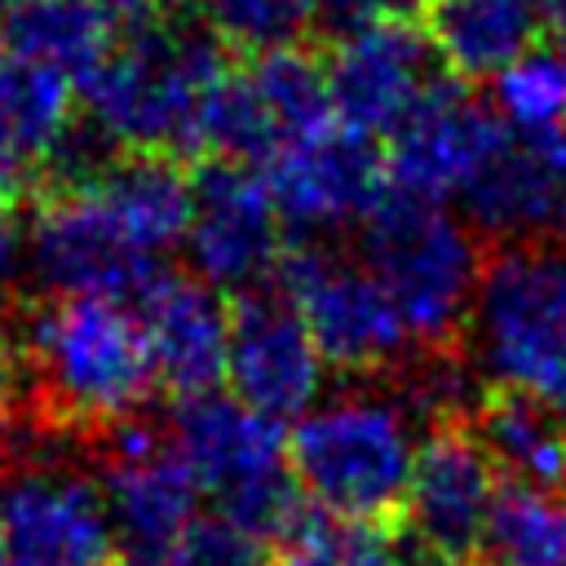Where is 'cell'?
I'll list each match as a JSON object with an SVG mask.
<instances>
[{
    "label": "cell",
    "instance_id": "obj_1",
    "mask_svg": "<svg viewBox=\"0 0 566 566\" xmlns=\"http://www.w3.org/2000/svg\"><path fill=\"white\" fill-rule=\"evenodd\" d=\"M35 416L49 429L111 433L155 394L159 367L142 314L115 296H57L22 327Z\"/></svg>",
    "mask_w": 566,
    "mask_h": 566
},
{
    "label": "cell",
    "instance_id": "obj_2",
    "mask_svg": "<svg viewBox=\"0 0 566 566\" xmlns=\"http://www.w3.org/2000/svg\"><path fill=\"white\" fill-rule=\"evenodd\" d=\"M226 66V44L212 27L142 22L80 84L84 119L124 155H181L199 97Z\"/></svg>",
    "mask_w": 566,
    "mask_h": 566
},
{
    "label": "cell",
    "instance_id": "obj_3",
    "mask_svg": "<svg viewBox=\"0 0 566 566\" xmlns=\"http://www.w3.org/2000/svg\"><path fill=\"white\" fill-rule=\"evenodd\" d=\"M367 270L394 296L416 349H451L469 327L482 287V248L442 203L389 195L363 221Z\"/></svg>",
    "mask_w": 566,
    "mask_h": 566
},
{
    "label": "cell",
    "instance_id": "obj_4",
    "mask_svg": "<svg viewBox=\"0 0 566 566\" xmlns=\"http://www.w3.org/2000/svg\"><path fill=\"white\" fill-rule=\"evenodd\" d=\"M168 438L199 486L217 500L221 522L256 544H274V535L305 504L292 473L287 429L234 394L212 389L199 398H177Z\"/></svg>",
    "mask_w": 566,
    "mask_h": 566
},
{
    "label": "cell",
    "instance_id": "obj_5",
    "mask_svg": "<svg viewBox=\"0 0 566 566\" xmlns=\"http://www.w3.org/2000/svg\"><path fill=\"white\" fill-rule=\"evenodd\" d=\"M469 354L495 389L566 416V252L504 248L482 270Z\"/></svg>",
    "mask_w": 566,
    "mask_h": 566
},
{
    "label": "cell",
    "instance_id": "obj_6",
    "mask_svg": "<svg viewBox=\"0 0 566 566\" xmlns=\"http://www.w3.org/2000/svg\"><path fill=\"white\" fill-rule=\"evenodd\" d=\"M287 447L301 491L349 517H394L420 451L407 407L367 394L305 411L287 433Z\"/></svg>",
    "mask_w": 566,
    "mask_h": 566
},
{
    "label": "cell",
    "instance_id": "obj_7",
    "mask_svg": "<svg viewBox=\"0 0 566 566\" xmlns=\"http://www.w3.org/2000/svg\"><path fill=\"white\" fill-rule=\"evenodd\" d=\"M279 283L332 367L376 371L398 363L416 345L385 283L367 265H354L323 243H301L283 252Z\"/></svg>",
    "mask_w": 566,
    "mask_h": 566
},
{
    "label": "cell",
    "instance_id": "obj_8",
    "mask_svg": "<svg viewBox=\"0 0 566 566\" xmlns=\"http://www.w3.org/2000/svg\"><path fill=\"white\" fill-rule=\"evenodd\" d=\"M31 261L57 296H137L164 274L159 256L142 252L97 181L53 186L31 221Z\"/></svg>",
    "mask_w": 566,
    "mask_h": 566
},
{
    "label": "cell",
    "instance_id": "obj_9",
    "mask_svg": "<svg viewBox=\"0 0 566 566\" xmlns=\"http://www.w3.org/2000/svg\"><path fill=\"white\" fill-rule=\"evenodd\" d=\"M509 124L469 93L464 80H433L429 93L402 115V124L385 137V172L398 195L447 203L469 190L482 164L504 142Z\"/></svg>",
    "mask_w": 566,
    "mask_h": 566
},
{
    "label": "cell",
    "instance_id": "obj_10",
    "mask_svg": "<svg viewBox=\"0 0 566 566\" xmlns=\"http://www.w3.org/2000/svg\"><path fill=\"white\" fill-rule=\"evenodd\" d=\"M102 495H106L115 535L133 553V562L159 566L199 522L203 486L181 460V451L172 447V438L128 420L106 433Z\"/></svg>",
    "mask_w": 566,
    "mask_h": 566
},
{
    "label": "cell",
    "instance_id": "obj_11",
    "mask_svg": "<svg viewBox=\"0 0 566 566\" xmlns=\"http://www.w3.org/2000/svg\"><path fill=\"white\" fill-rule=\"evenodd\" d=\"M195 274L217 292H252L283 261V217L265 177L243 164L203 159L195 172V217L186 230Z\"/></svg>",
    "mask_w": 566,
    "mask_h": 566
},
{
    "label": "cell",
    "instance_id": "obj_12",
    "mask_svg": "<svg viewBox=\"0 0 566 566\" xmlns=\"http://www.w3.org/2000/svg\"><path fill=\"white\" fill-rule=\"evenodd\" d=\"M500 495V469L478 447L469 424H442L429 429V438L416 451L411 486L402 500L407 531L442 562V566H469L482 557L486 522Z\"/></svg>",
    "mask_w": 566,
    "mask_h": 566
},
{
    "label": "cell",
    "instance_id": "obj_13",
    "mask_svg": "<svg viewBox=\"0 0 566 566\" xmlns=\"http://www.w3.org/2000/svg\"><path fill=\"white\" fill-rule=\"evenodd\" d=\"M327 358L318 354L301 310L283 292H243L230 305L226 380L239 402L270 420H301L314 411Z\"/></svg>",
    "mask_w": 566,
    "mask_h": 566
},
{
    "label": "cell",
    "instance_id": "obj_14",
    "mask_svg": "<svg viewBox=\"0 0 566 566\" xmlns=\"http://www.w3.org/2000/svg\"><path fill=\"white\" fill-rule=\"evenodd\" d=\"M0 544L9 566H115L119 535L106 495L75 473H18L0 486Z\"/></svg>",
    "mask_w": 566,
    "mask_h": 566
},
{
    "label": "cell",
    "instance_id": "obj_15",
    "mask_svg": "<svg viewBox=\"0 0 566 566\" xmlns=\"http://www.w3.org/2000/svg\"><path fill=\"white\" fill-rule=\"evenodd\" d=\"M265 186L283 226L310 234L336 230L345 221H367L371 208L389 195V172L371 137L332 124L314 137L287 142L265 164Z\"/></svg>",
    "mask_w": 566,
    "mask_h": 566
},
{
    "label": "cell",
    "instance_id": "obj_16",
    "mask_svg": "<svg viewBox=\"0 0 566 566\" xmlns=\"http://www.w3.org/2000/svg\"><path fill=\"white\" fill-rule=\"evenodd\" d=\"M433 44L411 22L371 18L327 53L336 124L363 137H389L433 84Z\"/></svg>",
    "mask_w": 566,
    "mask_h": 566
},
{
    "label": "cell",
    "instance_id": "obj_17",
    "mask_svg": "<svg viewBox=\"0 0 566 566\" xmlns=\"http://www.w3.org/2000/svg\"><path fill=\"white\" fill-rule=\"evenodd\" d=\"M469 230L526 248L566 230V128H509L460 195Z\"/></svg>",
    "mask_w": 566,
    "mask_h": 566
},
{
    "label": "cell",
    "instance_id": "obj_18",
    "mask_svg": "<svg viewBox=\"0 0 566 566\" xmlns=\"http://www.w3.org/2000/svg\"><path fill=\"white\" fill-rule=\"evenodd\" d=\"M150 336L159 385L177 398L212 394L230 358V305L217 287L190 274H159L133 305Z\"/></svg>",
    "mask_w": 566,
    "mask_h": 566
},
{
    "label": "cell",
    "instance_id": "obj_19",
    "mask_svg": "<svg viewBox=\"0 0 566 566\" xmlns=\"http://www.w3.org/2000/svg\"><path fill=\"white\" fill-rule=\"evenodd\" d=\"M75 124V84L0 49V186L18 190L53 164Z\"/></svg>",
    "mask_w": 566,
    "mask_h": 566
},
{
    "label": "cell",
    "instance_id": "obj_20",
    "mask_svg": "<svg viewBox=\"0 0 566 566\" xmlns=\"http://www.w3.org/2000/svg\"><path fill=\"white\" fill-rule=\"evenodd\" d=\"M424 35L438 62L455 80L473 84L495 80L535 49L539 13L531 0H433L424 13Z\"/></svg>",
    "mask_w": 566,
    "mask_h": 566
},
{
    "label": "cell",
    "instance_id": "obj_21",
    "mask_svg": "<svg viewBox=\"0 0 566 566\" xmlns=\"http://www.w3.org/2000/svg\"><path fill=\"white\" fill-rule=\"evenodd\" d=\"M469 433L491 455L500 478L535 491H566V416L517 394L486 389L478 411L469 416Z\"/></svg>",
    "mask_w": 566,
    "mask_h": 566
},
{
    "label": "cell",
    "instance_id": "obj_22",
    "mask_svg": "<svg viewBox=\"0 0 566 566\" xmlns=\"http://www.w3.org/2000/svg\"><path fill=\"white\" fill-rule=\"evenodd\" d=\"M274 566H442L394 517H349L323 504H301L274 535Z\"/></svg>",
    "mask_w": 566,
    "mask_h": 566
},
{
    "label": "cell",
    "instance_id": "obj_23",
    "mask_svg": "<svg viewBox=\"0 0 566 566\" xmlns=\"http://www.w3.org/2000/svg\"><path fill=\"white\" fill-rule=\"evenodd\" d=\"M93 181L142 252L159 256L186 243L195 217V177L181 168L177 155H159V150L115 155L111 168Z\"/></svg>",
    "mask_w": 566,
    "mask_h": 566
},
{
    "label": "cell",
    "instance_id": "obj_24",
    "mask_svg": "<svg viewBox=\"0 0 566 566\" xmlns=\"http://www.w3.org/2000/svg\"><path fill=\"white\" fill-rule=\"evenodd\" d=\"M4 49L80 88L115 49V18L97 0H18L4 18Z\"/></svg>",
    "mask_w": 566,
    "mask_h": 566
},
{
    "label": "cell",
    "instance_id": "obj_25",
    "mask_svg": "<svg viewBox=\"0 0 566 566\" xmlns=\"http://www.w3.org/2000/svg\"><path fill=\"white\" fill-rule=\"evenodd\" d=\"M190 155H203V159H226V164H270L279 150H283V137L274 128V119L265 115L252 80H248V66H226L208 93L199 97V111H195V124H190V142H186Z\"/></svg>",
    "mask_w": 566,
    "mask_h": 566
},
{
    "label": "cell",
    "instance_id": "obj_26",
    "mask_svg": "<svg viewBox=\"0 0 566 566\" xmlns=\"http://www.w3.org/2000/svg\"><path fill=\"white\" fill-rule=\"evenodd\" d=\"M248 80H252L265 115L274 119L283 146L301 142V137H314V133L336 124L332 88H327V62L314 57L310 49H301V44L252 53Z\"/></svg>",
    "mask_w": 566,
    "mask_h": 566
},
{
    "label": "cell",
    "instance_id": "obj_27",
    "mask_svg": "<svg viewBox=\"0 0 566 566\" xmlns=\"http://www.w3.org/2000/svg\"><path fill=\"white\" fill-rule=\"evenodd\" d=\"M566 557V500L535 486H500L482 562L486 566H557Z\"/></svg>",
    "mask_w": 566,
    "mask_h": 566
},
{
    "label": "cell",
    "instance_id": "obj_28",
    "mask_svg": "<svg viewBox=\"0 0 566 566\" xmlns=\"http://www.w3.org/2000/svg\"><path fill=\"white\" fill-rule=\"evenodd\" d=\"M495 115L517 128H566V49L535 44L509 71L495 75Z\"/></svg>",
    "mask_w": 566,
    "mask_h": 566
},
{
    "label": "cell",
    "instance_id": "obj_29",
    "mask_svg": "<svg viewBox=\"0 0 566 566\" xmlns=\"http://www.w3.org/2000/svg\"><path fill=\"white\" fill-rule=\"evenodd\" d=\"M203 18L221 44L270 53L301 44V35L314 31L318 0H203Z\"/></svg>",
    "mask_w": 566,
    "mask_h": 566
},
{
    "label": "cell",
    "instance_id": "obj_30",
    "mask_svg": "<svg viewBox=\"0 0 566 566\" xmlns=\"http://www.w3.org/2000/svg\"><path fill=\"white\" fill-rule=\"evenodd\" d=\"M159 566H270L261 557V544L239 535L234 526H226L221 517L217 522H195L186 531V539L159 562Z\"/></svg>",
    "mask_w": 566,
    "mask_h": 566
},
{
    "label": "cell",
    "instance_id": "obj_31",
    "mask_svg": "<svg viewBox=\"0 0 566 566\" xmlns=\"http://www.w3.org/2000/svg\"><path fill=\"white\" fill-rule=\"evenodd\" d=\"M27 398H31V376H27V358L22 349L0 340V451L13 433L35 429L40 416L27 420Z\"/></svg>",
    "mask_w": 566,
    "mask_h": 566
},
{
    "label": "cell",
    "instance_id": "obj_32",
    "mask_svg": "<svg viewBox=\"0 0 566 566\" xmlns=\"http://www.w3.org/2000/svg\"><path fill=\"white\" fill-rule=\"evenodd\" d=\"M18 248H22V226H18L13 190H4V186H0V279L18 265Z\"/></svg>",
    "mask_w": 566,
    "mask_h": 566
},
{
    "label": "cell",
    "instance_id": "obj_33",
    "mask_svg": "<svg viewBox=\"0 0 566 566\" xmlns=\"http://www.w3.org/2000/svg\"><path fill=\"white\" fill-rule=\"evenodd\" d=\"M115 22L142 27V22H159V13L168 9V0H97Z\"/></svg>",
    "mask_w": 566,
    "mask_h": 566
},
{
    "label": "cell",
    "instance_id": "obj_34",
    "mask_svg": "<svg viewBox=\"0 0 566 566\" xmlns=\"http://www.w3.org/2000/svg\"><path fill=\"white\" fill-rule=\"evenodd\" d=\"M371 9V18H389V22H411L416 13H429L433 0H363Z\"/></svg>",
    "mask_w": 566,
    "mask_h": 566
},
{
    "label": "cell",
    "instance_id": "obj_35",
    "mask_svg": "<svg viewBox=\"0 0 566 566\" xmlns=\"http://www.w3.org/2000/svg\"><path fill=\"white\" fill-rule=\"evenodd\" d=\"M531 4H535L539 22L553 31V40L566 49V0H531Z\"/></svg>",
    "mask_w": 566,
    "mask_h": 566
},
{
    "label": "cell",
    "instance_id": "obj_36",
    "mask_svg": "<svg viewBox=\"0 0 566 566\" xmlns=\"http://www.w3.org/2000/svg\"><path fill=\"white\" fill-rule=\"evenodd\" d=\"M18 0H0V18H9V9H13Z\"/></svg>",
    "mask_w": 566,
    "mask_h": 566
},
{
    "label": "cell",
    "instance_id": "obj_37",
    "mask_svg": "<svg viewBox=\"0 0 566 566\" xmlns=\"http://www.w3.org/2000/svg\"><path fill=\"white\" fill-rule=\"evenodd\" d=\"M0 566H9V557H4V544H0Z\"/></svg>",
    "mask_w": 566,
    "mask_h": 566
},
{
    "label": "cell",
    "instance_id": "obj_38",
    "mask_svg": "<svg viewBox=\"0 0 566 566\" xmlns=\"http://www.w3.org/2000/svg\"><path fill=\"white\" fill-rule=\"evenodd\" d=\"M557 566H566V557H562V562H557Z\"/></svg>",
    "mask_w": 566,
    "mask_h": 566
}]
</instances>
